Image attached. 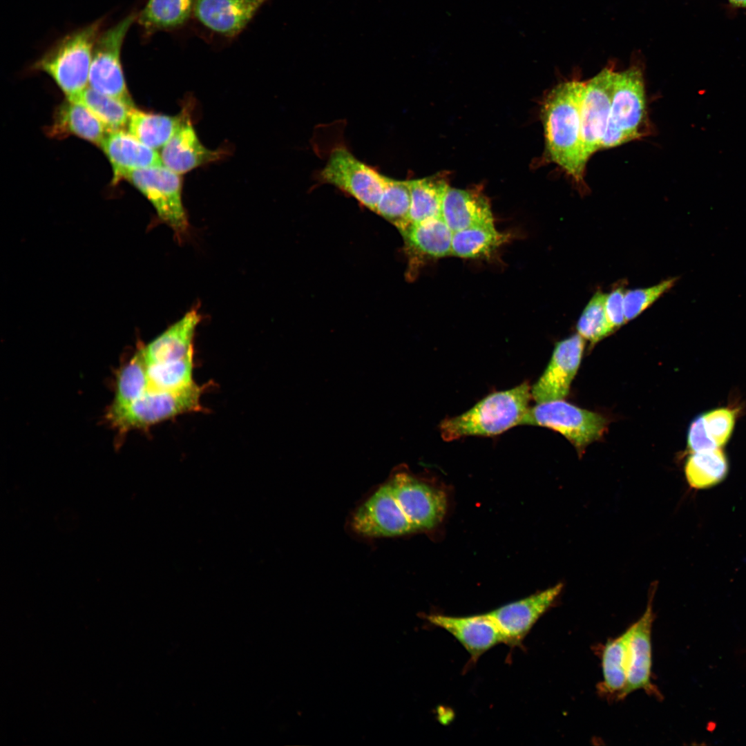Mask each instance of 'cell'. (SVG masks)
I'll return each mask as SVG.
<instances>
[{"mask_svg":"<svg viewBox=\"0 0 746 746\" xmlns=\"http://www.w3.org/2000/svg\"><path fill=\"white\" fill-rule=\"evenodd\" d=\"M584 85L585 82L575 78L557 84L547 94L541 109L546 155L580 191L586 189L580 119Z\"/></svg>","mask_w":746,"mask_h":746,"instance_id":"1","label":"cell"},{"mask_svg":"<svg viewBox=\"0 0 746 746\" xmlns=\"http://www.w3.org/2000/svg\"><path fill=\"white\" fill-rule=\"evenodd\" d=\"M531 397L528 382L490 394L464 413L443 419L439 424L441 437L450 441L468 436L499 434L521 425Z\"/></svg>","mask_w":746,"mask_h":746,"instance_id":"2","label":"cell"},{"mask_svg":"<svg viewBox=\"0 0 746 746\" xmlns=\"http://www.w3.org/2000/svg\"><path fill=\"white\" fill-rule=\"evenodd\" d=\"M103 23L99 19L65 35L33 65V70L48 74L68 99L88 87L93 52Z\"/></svg>","mask_w":746,"mask_h":746,"instance_id":"3","label":"cell"},{"mask_svg":"<svg viewBox=\"0 0 746 746\" xmlns=\"http://www.w3.org/2000/svg\"><path fill=\"white\" fill-rule=\"evenodd\" d=\"M643 71L633 65L615 73L611 106L601 149L641 139L651 133Z\"/></svg>","mask_w":746,"mask_h":746,"instance_id":"4","label":"cell"},{"mask_svg":"<svg viewBox=\"0 0 746 746\" xmlns=\"http://www.w3.org/2000/svg\"><path fill=\"white\" fill-rule=\"evenodd\" d=\"M202 392L195 383L175 390L148 389L122 411L107 419L120 432L147 427L178 414L200 410Z\"/></svg>","mask_w":746,"mask_h":746,"instance_id":"5","label":"cell"},{"mask_svg":"<svg viewBox=\"0 0 746 746\" xmlns=\"http://www.w3.org/2000/svg\"><path fill=\"white\" fill-rule=\"evenodd\" d=\"M124 179L137 188L151 203L159 218L182 240L189 231V221L182 198L180 174L163 164L129 172Z\"/></svg>","mask_w":746,"mask_h":746,"instance_id":"6","label":"cell"},{"mask_svg":"<svg viewBox=\"0 0 746 746\" xmlns=\"http://www.w3.org/2000/svg\"><path fill=\"white\" fill-rule=\"evenodd\" d=\"M521 425L543 426L556 430L582 453L587 445L602 435L606 420L599 414L560 399L539 403L528 408Z\"/></svg>","mask_w":746,"mask_h":746,"instance_id":"7","label":"cell"},{"mask_svg":"<svg viewBox=\"0 0 746 746\" xmlns=\"http://www.w3.org/2000/svg\"><path fill=\"white\" fill-rule=\"evenodd\" d=\"M138 13L133 12L115 26L101 32L94 46L88 86L129 104H133L124 79L121 61L122 47Z\"/></svg>","mask_w":746,"mask_h":746,"instance_id":"8","label":"cell"},{"mask_svg":"<svg viewBox=\"0 0 746 746\" xmlns=\"http://www.w3.org/2000/svg\"><path fill=\"white\" fill-rule=\"evenodd\" d=\"M319 178L376 212L384 188L385 175L356 158L345 147H337L332 151Z\"/></svg>","mask_w":746,"mask_h":746,"instance_id":"9","label":"cell"},{"mask_svg":"<svg viewBox=\"0 0 746 746\" xmlns=\"http://www.w3.org/2000/svg\"><path fill=\"white\" fill-rule=\"evenodd\" d=\"M397 504L414 531L439 524L447 507L445 493L405 470H397L386 481Z\"/></svg>","mask_w":746,"mask_h":746,"instance_id":"10","label":"cell"},{"mask_svg":"<svg viewBox=\"0 0 746 746\" xmlns=\"http://www.w3.org/2000/svg\"><path fill=\"white\" fill-rule=\"evenodd\" d=\"M615 73L612 67H605L585 82L580 119L582 153L586 163L601 149L611 106Z\"/></svg>","mask_w":746,"mask_h":746,"instance_id":"11","label":"cell"},{"mask_svg":"<svg viewBox=\"0 0 746 746\" xmlns=\"http://www.w3.org/2000/svg\"><path fill=\"white\" fill-rule=\"evenodd\" d=\"M562 588L563 584L559 583L486 614L500 629L506 644L520 646L534 624L555 602Z\"/></svg>","mask_w":746,"mask_h":746,"instance_id":"12","label":"cell"},{"mask_svg":"<svg viewBox=\"0 0 746 746\" xmlns=\"http://www.w3.org/2000/svg\"><path fill=\"white\" fill-rule=\"evenodd\" d=\"M584 340L579 334L558 342L544 373L531 388L532 398L537 403L563 399L579 368Z\"/></svg>","mask_w":746,"mask_h":746,"instance_id":"13","label":"cell"},{"mask_svg":"<svg viewBox=\"0 0 746 746\" xmlns=\"http://www.w3.org/2000/svg\"><path fill=\"white\" fill-rule=\"evenodd\" d=\"M656 586L649 591L648 602L642 616L633 623L629 647L628 667L625 686L618 699H624L638 690L659 697V691L651 682V632L654 620L653 600Z\"/></svg>","mask_w":746,"mask_h":746,"instance_id":"14","label":"cell"},{"mask_svg":"<svg viewBox=\"0 0 746 746\" xmlns=\"http://www.w3.org/2000/svg\"><path fill=\"white\" fill-rule=\"evenodd\" d=\"M269 0H196L193 17L206 29L233 39Z\"/></svg>","mask_w":746,"mask_h":746,"instance_id":"15","label":"cell"},{"mask_svg":"<svg viewBox=\"0 0 746 746\" xmlns=\"http://www.w3.org/2000/svg\"><path fill=\"white\" fill-rule=\"evenodd\" d=\"M427 620L452 634L474 661L496 644L505 643L500 629L486 613L465 617L432 614Z\"/></svg>","mask_w":746,"mask_h":746,"instance_id":"16","label":"cell"},{"mask_svg":"<svg viewBox=\"0 0 746 746\" xmlns=\"http://www.w3.org/2000/svg\"><path fill=\"white\" fill-rule=\"evenodd\" d=\"M400 233L408 258L410 274L428 260L451 255L453 231L441 217L410 224Z\"/></svg>","mask_w":746,"mask_h":746,"instance_id":"17","label":"cell"},{"mask_svg":"<svg viewBox=\"0 0 746 746\" xmlns=\"http://www.w3.org/2000/svg\"><path fill=\"white\" fill-rule=\"evenodd\" d=\"M100 147L112 166L114 184L131 171L162 164L157 150L125 130L108 132Z\"/></svg>","mask_w":746,"mask_h":746,"instance_id":"18","label":"cell"},{"mask_svg":"<svg viewBox=\"0 0 746 746\" xmlns=\"http://www.w3.org/2000/svg\"><path fill=\"white\" fill-rule=\"evenodd\" d=\"M222 154V151L209 149L201 143L189 114H185L180 125L160 153L162 164L180 175L215 161Z\"/></svg>","mask_w":746,"mask_h":746,"instance_id":"19","label":"cell"},{"mask_svg":"<svg viewBox=\"0 0 746 746\" xmlns=\"http://www.w3.org/2000/svg\"><path fill=\"white\" fill-rule=\"evenodd\" d=\"M441 217L454 232L470 227L494 224L490 204L475 189L448 187L442 203Z\"/></svg>","mask_w":746,"mask_h":746,"instance_id":"20","label":"cell"},{"mask_svg":"<svg viewBox=\"0 0 746 746\" xmlns=\"http://www.w3.org/2000/svg\"><path fill=\"white\" fill-rule=\"evenodd\" d=\"M200 320L198 310L191 309L142 348L146 365L179 359L188 354L193 349V338Z\"/></svg>","mask_w":746,"mask_h":746,"instance_id":"21","label":"cell"},{"mask_svg":"<svg viewBox=\"0 0 746 746\" xmlns=\"http://www.w3.org/2000/svg\"><path fill=\"white\" fill-rule=\"evenodd\" d=\"M48 133L55 137L76 135L100 147L108 132L86 108L66 99L55 111Z\"/></svg>","mask_w":746,"mask_h":746,"instance_id":"22","label":"cell"},{"mask_svg":"<svg viewBox=\"0 0 746 746\" xmlns=\"http://www.w3.org/2000/svg\"><path fill=\"white\" fill-rule=\"evenodd\" d=\"M196 0H148L137 21L145 39L160 31H173L193 17Z\"/></svg>","mask_w":746,"mask_h":746,"instance_id":"23","label":"cell"},{"mask_svg":"<svg viewBox=\"0 0 746 746\" xmlns=\"http://www.w3.org/2000/svg\"><path fill=\"white\" fill-rule=\"evenodd\" d=\"M634 625L632 624L619 636L609 640L602 651V681L598 685L605 696L617 698L627 680L629 647Z\"/></svg>","mask_w":746,"mask_h":746,"instance_id":"24","label":"cell"},{"mask_svg":"<svg viewBox=\"0 0 746 746\" xmlns=\"http://www.w3.org/2000/svg\"><path fill=\"white\" fill-rule=\"evenodd\" d=\"M186 113L171 116L134 108L127 126L128 131L146 146L157 150L171 138Z\"/></svg>","mask_w":746,"mask_h":746,"instance_id":"25","label":"cell"},{"mask_svg":"<svg viewBox=\"0 0 746 746\" xmlns=\"http://www.w3.org/2000/svg\"><path fill=\"white\" fill-rule=\"evenodd\" d=\"M411 196L410 224L441 217L442 203L449 187L446 179L437 175L408 180Z\"/></svg>","mask_w":746,"mask_h":746,"instance_id":"26","label":"cell"},{"mask_svg":"<svg viewBox=\"0 0 746 746\" xmlns=\"http://www.w3.org/2000/svg\"><path fill=\"white\" fill-rule=\"evenodd\" d=\"M68 100L86 108L99 119L107 132L125 130L135 108L133 104L103 94L89 86Z\"/></svg>","mask_w":746,"mask_h":746,"instance_id":"27","label":"cell"},{"mask_svg":"<svg viewBox=\"0 0 746 746\" xmlns=\"http://www.w3.org/2000/svg\"><path fill=\"white\" fill-rule=\"evenodd\" d=\"M508 235L494 224L475 226L453 233L451 255L463 258H486L508 240Z\"/></svg>","mask_w":746,"mask_h":746,"instance_id":"28","label":"cell"},{"mask_svg":"<svg viewBox=\"0 0 746 746\" xmlns=\"http://www.w3.org/2000/svg\"><path fill=\"white\" fill-rule=\"evenodd\" d=\"M148 387L146 363L140 349L118 374L115 397L107 417L122 411L142 396Z\"/></svg>","mask_w":746,"mask_h":746,"instance_id":"29","label":"cell"},{"mask_svg":"<svg viewBox=\"0 0 746 746\" xmlns=\"http://www.w3.org/2000/svg\"><path fill=\"white\" fill-rule=\"evenodd\" d=\"M727 472V459L720 448L692 452L685 464L688 483L698 489L716 484Z\"/></svg>","mask_w":746,"mask_h":746,"instance_id":"30","label":"cell"},{"mask_svg":"<svg viewBox=\"0 0 746 746\" xmlns=\"http://www.w3.org/2000/svg\"><path fill=\"white\" fill-rule=\"evenodd\" d=\"M193 349L181 358L146 365L148 389L175 390L188 387L193 381Z\"/></svg>","mask_w":746,"mask_h":746,"instance_id":"31","label":"cell"},{"mask_svg":"<svg viewBox=\"0 0 746 746\" xmlns=\"http://www.w3.org/2000/svg\"><path fill=\"white\" fill-rule=\"evenodd\" d=\"M411 204L408 180H398L385 175L384 188L376 212L399 232L410 224Z\"/></svg>","mask_w":746,"mask_h":746,"instance_id":"32","label":"cell"},{"mask_svg":"<svg viewBox=\"0 0 746 746\" xmlns=\"http://www.w3.org/2000/svg\"><path fill=\"white\" fill-rule=\"evenodd\" d=\"M606 294L596 291L584 307L577 323L578 334L595 344L612 333L605 311Z\"/></svg>","mask_w":746,"mask_h":746,"instance_id":"33","label":"cell"},{"mask_svg":"<svg viewBox=\"0 0 746 746\" xmlns=\"http://www.w3.org/2000/svg\"><path fill=\"white\" fill-rule=\"evenodd\" d=\"M678 277H671L646 288H638L625 291L624 298L626 321H631L649 308L676 283Z\"/></svg>","mask_w":746,"mask_h":746,"instance_id":"34","label":"cell"},{"mask_svg":"<svg viewBox=\"0 0 746 746\" xmlns=\"http://www.w3.org/2000/svg\"><path fill=\"white\" fill-rule=\"evenodd\" d=\"M705 434L714 448L723 446L733 430L735 414L729 408H719L699 416Z\"/></svg>","mask_w":746,"mask_h":746,"instance_id":"35","label":"cell"},{"mask_svg":"<svg viewBox=\"0 0 746 746\" xmlns=\"http://www.w3.org/2000/svg\"><path fill=\"white\" fill-rule=\"evenodd\" d=\"M624 285H618L606 294L605 311L607 319L615 330L625 323L624 298L625 294Z\"/></svg>","mask_w":746,"mask_h":746,"instance_id":"36","label":"cell"},{"mask_svg":"<svg viewBox=\"0 0 746 746\" xmlns=\"http://www.w3.org/2000/svg\"><path fill=\"white\" fill-rule=\"evenodd\" d=\"M728 1L734 7L746 8V0H728Z\"/></svg>","mask_w":746,"mask_h":746,"instance_id":"37","label":"cell"}]
</instances>
